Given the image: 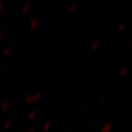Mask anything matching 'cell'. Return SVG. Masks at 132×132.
<instances>
[{"mask_svg":"<svg viewBox=\"0 0 132 132\" xmlns=\"http://www.w3.org/2000/svg\"><path fill=\"white\" fill-rule=\"evenodd\" d=\"M29 8H30V3L26 4V5H24V7L23 11H22V14H23V15H26V14L29 11Z\"/></svg>","mask_w":132,"mask_h":132,"instance_id":"cell-6","label":"cell"},{"mask_svg":"<svg viewBox=\"0 0 132 132\" xmlns=\"http://www.w3.org/2000/svg\"><path fill=\"white\" fill-rule=\"evenodd\" d=\"M100 45H101V42L99 40H94L93 42H92V44H91V50L92 51H96V50H98L99 49V47H100Z\"/></svg>","mask_w":132,"mask_h":132,"instance_id":"cell-2","label":"cell"},{"mask_svg":"<svg viewBox=\"0 0 132 132\" xmlns=\"http://www.w3.org/2000/svg\"><path fill=\"white\" fill-rule=\"evenodd\" d=\"M41 97V92H37L35 95H33V102H37Z\"/></svg>","mask_w":132,"mask_h":132,"instance_id":"cell-11","label":"cell"},{"mask_svg":"<svg viewBox=\"0 0 132 132\" xmlns=\"http://www.w3.org/2000/svg\"><path fill=\"white\" fill-rule=\"evenodd\" d=\"M127 71H128V67H123L121 70H120V71H119V76L120 77H123V76H125V75L127 73Z\"/></svg>","mask_w":132,"mask_h":132,"instance_id":"cell-5","label":"cell"},{"mask_svg":"<svg viewBox=\"0 0 132 132\" xmlns=\"http://www.w3.org/2000/svg\"><path fill=\"white\" fill-rule=\"evenodd\" d=\"M1 36H2V31L0 30V38H1Z\"/></svg>","mask_w":132,"mask_h":132,"instance_id":"cell-17","label":"cell"},{"mask_svg":"<svg viewBox=\"0 0 132 132\" xmlns=\"http://www.w3.org/2000/svg\"><path fill=\"white\" fill-rule=\"evenodd\" d=\"M11 125H12V120H8L4 124V129H8Z\"/></svg>","mask_w":132,"mask_h":132,"instance_id":"cell-14","label":"cell"},{"mask_svg":"<svg viewBox=\"0 0 132 132\" xmlns=\"http://www.w3.org/2000/svg\"><path fill=\"white\" fill-rule=\"evenodd\" d=\"M8 108H9V103H8V101H4V102H2V105H1V109H2V111H7L8 110Z\"/></svg>","mask_w":132,"mask_h":132,"instance_id":"cell-7","label":"cell"},{"mask_svg":"<svg viewBox=\"0 0 132 132\" xmlns=\"http://www.w3.org/2000/svg\"><path fill=\"white\" fill-rule=\"evenodd\" d=\"M24 100H26V103H28V104L33 103V95H28Z\"/></svg>","mask_w":132,"mask_h":132,"instance_id":"cell-8","label":"cell"},{"mask_svg":"<svg viewBox=\"0 0 132 132\" xmlns=\"http://www.w3.org/2000/svg\"><path fill=\"white\" fill-rule=\"evenodd\" d=\"M112 129H113V124H112L111 122H108V123H106V124L103 126L101 132H110Z\"/></svg>","mask_w":132,"mask_h":132,"instance_id":"cell-3","label":"cell"},{"mask_svg":"<svg viewBox=\"0 0 132 132\" xmlns=\"http://www.w3.org/2000/svg\"><path fill=\"white\" fill-rule=\"evenodd\" d=\"M29 26H30V28H31L32 30L36 29V28H37V26H38V20H37L36 18L31 19L30 23H29Z\"/></svg>","mask_w":132,"mask_h":132,"instance_id":"cell-1","label":"cell"},{"mask_svg":"<svg viewBox=\"0 0 132 132\" xmlns=\"http://www.w3.org/2000/svg\"><path fill=\"white\" fill-rule=\"evenodd\" d=\"M50 127H51V122H47V123H45V125L43 127V130L46 132V131H48L49 129H50Z\"/></svg>","mask_w":132,"mask_h":132,"instance_id":"cell-13","label":"cell"},{"mask_svg":"<svg viewBox=\"0 0 132 132\" xmlns=\"http://www.w3.org/2000/svg\"><path fill=\"white\" fill-rule=\"evenodd\" d=\"M3 9H4V4H3L1 1H0V13L3 11Z\"/></svg>","mask_w":132,"mask_h":132,"instance_id":"cell-15","label":"cell"},{"mask_svg":"<svg viewBox=\"0 0 132 132\" xmlns=\"http://www.w3.org/2000/svg\"><path fill=\"white\" fill-rule=\"evenodd\" d=\"M76 10H77V6H76L75 4H71V5L68 8V13H69L70 15H72V14H75V13L76 12Z\"/></svg>","mask_w":132,"mask_h":132,"instance_id":"cell-4","label":"cell"},{"mask_svg":"<svg viewBox=\"0 0 132 132\" xmlns=\"http://www.w3.org/2000/svg\"><path fill=\"white\" fill-rule=\"evenodd\" d=\"M11 51H12V48H11V47H7V48L5 49V50H4V52H3V55H4L5 57L9 56L10 53H11Z\"/></svg>","mask_w":132,"mask_h":132,"instance_id":"cell-9","label":"cell"},{"mask_svg":"<svg viewBox=\"0 0 132 132\" xmlns=\"http://www.w3.org/2000/svg\"><path fill=\"white\" fill-rule=\"evenodd\" d=\"M124 28H125V23H121V24H119V27L118 28V32L122 31L123 29H124Z\"/></svg>","mask_w":132,"mask_h":132,"instance_id":"cell-12","label":"cell"},{"mask_svg":"<svg viewBox=\"0 0 132 132\" xmlns=\"http://www.w3.org/2000/svg\"><path fill=\"white\" fill-rule=\"evenodd\" d=\"M28 132H35V128H34V127H32V128H30Z\"/></svg>","mask_w":132,"mask_h":132,"instance_id":"cell-16","label":"cell"},{"mask_svg":"<svg viewBox=\"0 0 132 132\" xmlns=\"http://www.w3.org/2000/svg\"><path fill=\"white\" fill-rule=\"evenodd\" d=\"M0 70H1V64H0Z\"/></svg>","mask_w":132,"mask_h":132,"instance_id":"cell-18","label":"cell"},{"mask_svg":"<svg viewBox=\"0 0 132 132\" xmlns=\"http://www.w3.org/2000/svg\"><path fill=\"white\" fill-rule=\"evenodd\" d=\"M36 115V111H31L28 113V118L29 119H33Z\"/></svg>","mask_w":132,"mask_h":132,"instance_id":"cell-10","label":"cell"}]
</instances>
